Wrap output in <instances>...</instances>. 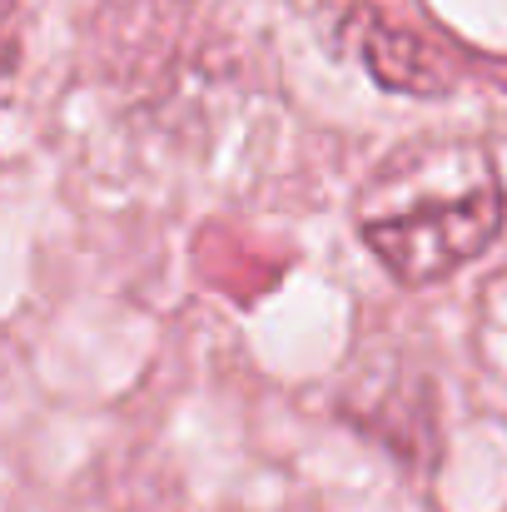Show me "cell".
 I'll return each instance as SVG.
<instances>
[{"instance_id": "cell-1", "label": "cell", "mask_w": 507, "mask_h": 512, "mask_svg": "<svg viewBox=\"0 0 507 512\" xmlns=\"http://www.w3.org/2000/svg\"><path fill=\"white\" fill-rule=\"evenodd\" d=\"M507 219L498 165L478 145H408L368 174L353 224L388 279L423 289L493 249Z\"/></svg>"}, {"instance_id": "cell-2", "label": "cell", "mask_w": 507, "mask_h": 512, "mask_svg": "<svg viewBox=\"0 0 507 512\" xmlns=\"http://www.w3.org/2000/svg\"><path fill=\"white\" fill-rule=\"evenodd\" d=\"M358 55H363L368 75L378 85L398 90V95H438V90H448V75L438 70L433 50L418 35H408V30H398L388 20H373L358 35Z\"/></svg>"}, {"instance_id": "cell-3", "label": "cell", "mask_w": 507, "mask_h": 512, "mask_svg": "<svg viewBox=\"0 0 507 512\" xmlns=\"http://www.w3.org/2000/svg\"><path fill=\"white\" fill-rule=\"evenodd\" d=\"M20 65V20H15V0H0V80Z\"/></svg>"}]
</instances>
